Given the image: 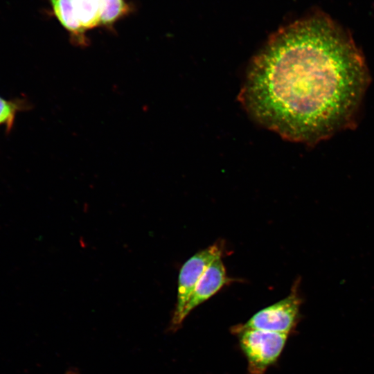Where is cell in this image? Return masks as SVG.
<instances>
[{"label": "cell", "instance_id": "1", "mask_svg": "<svg viewBox=\"0 0 374 374\" xmlns=\"http://www.w3.org/2000/svg\"><path fill=\"white\" fill-rule=\"evenodd\" d=\"M369 81L350 33L318 12L269 37L249 66L239 99L268 129L312 145L355 125Z\"/></svg>", "mask_w": 374, "mask_h": 374}, {"label": "cell", "instance_id": "2", "mask_svg": "<svg viewBox=\"0 0 374 374\" xmlns=\"http://www.w3.org/2000/svg\"><path fill=\"white\" fill-rule=\"evenodd\" d=\"M237 330L249 373L264 374L280 355L288 335L257 329L239 328Z\"/></svg>", "mask_w": 374, "mask_h": 374}, {"label": "cell", "instance_id": "3", "mask_svg": "<svg viewBox=\"0 0 374 374\" xmlns=\"http://www.w3.org/2000/svg\"><path fill=\"white\" fill-rule=\"evenodd\" d=\"M299 287L298 279L295 280L287 296L260 310L240 328L288 335L296 324L299 317L302 299Z\"/></svg>", "mask_w": 374, "mask_h": 374}, {"label": "cell", "instance_id": "4", "mask_svg": "<svg viewBox=\"0 0 374 374\" xmlns=\"http://www.w3.org/2000/svg\"><path fill=\"white\" fill-rule=\"evenodd\" d=\"M222 246L215 243L191 256L181 267L178 280L177 300L172 325L183 321V313L196 284L216 259L222 258Z\"/></svg>", "mask_w": 374, "mask_h": 374}, {"label": "cell", "instance_id": "5", "mask_svg": "<svg viewBox=\"0 0 374 374\" xmlns=\"http://www.w3.org/2000/svg\"><path fill=\"white\" fill-rule=\"evenodd\" d=\"M229 282L231 279L226 275L222 258L216 259L208 266L196 284L184 309L183 319L194 308L210 299Z\"/></svg>", "mask_w": 374, "mask_h": 374}, {"label": "cell", "instance_id": "6", "mask_svg": "<svg viewBox=\"0 0 374 374\" xmlns=\"http://www.w3.org/2000/svg\"><path fill=\"white\" fill-rule=\"evenodd\" d=\"M55 16L61 25L70 33L75 44L87 45L85 30L79 22L72 3V0H48Z\"/></svg>", "mask_w": 374, "mask_h": 374}, {"label": "cell", "instance_id": "7", "mask_svg": "<svg viewBox=\"0 0 374 374\" xmlns=\"http://www.w3.org/2000/svg\"><path fill=\"white\" fill-rule=\"evenodd\" d=\"M75 15L85 30L100 24L101 0H72Z\"/></svg>", "mask_w": 374, "mask_h": 374}, {"label": "cell", "instance_id": "8", "mask_svg": "<svg viewBox=\"0 0 374 374\" xmlns=\"http://www.w3.org/2000/svg\"><path fill=\"white\" fill-rule=\"evenodd\" d=\"M30 109V105L25 98L6 99L0 96V127L3 126L8 134L14 127L17 114Z\"/></svg>", "mask_w": 374, "mask_h": 374}, {"label": "cell", "instance_id": "9", "mask_svg": "<svg viewBox=\"0 0 374 374\" xmlns=\"http://www.w3.org/2000/svg\"><path fill=\"white\" fill-rule=\"evenodd\" d=\"M103 12L100 24L112 26L116 21L130 12V7L125 0H101Z\"/></svg>", "mask_w": 374, "mask_h": 374}]
</instances>
